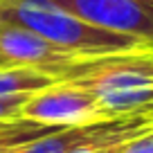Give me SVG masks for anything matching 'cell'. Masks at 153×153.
Segmentation results:
<instances>
[{"label":"cell","mask_w":153,"mask_h":153,"mask_svg":"<svg viewBox=\"0 0 153 153\" xmlns=\"http://www.w3.org/2000/svg\"><path fill=\"white\" fill-rule=\"evenodd\" d=\"M59 81L86 88L113 117L153 110V48L79 59L59 72Z\"/></svg>","instance_id":"6da1fadb"},{"label":"cell","mask_w":153,"mask_h":153,"mask_svg":"<svg viewBox=\"0 0 153 153\" xmlns=\"http://www.w3.org/2000/svg\"><path fill=\"white\" fill-rule=\"evenodd\" d=\"M0 23L29 29L45 41L83 59L131 52L149 45L135 36L95 27L52 5L50 0H0Z\"/></svg>","instance_id":"7a4b0ae2"},{"label":"cell","mask_w":153,"mask_h":153,"mask_svg":"<svg viewBox=\"0 0 153 153\" xmlns=\"http://www.w3.org/2000/svg\"><path fill=\"white\" fill-rule=\"evenodd\" d=\"M18 117L59 128L90 126L113 120V115L97 101L92 92L68 81H56L45 90L29 95Z\"/></svg>","instance_id":"3957f363"},{"label":"cell","mask_w":153,"mask_h":153,"mask_svg":"<svg viewBox=\"0 0 153 153\" xmlns=\"http://www.w3.org/2000/svg\"><path fill=\"white\" fill-rule=\"evenodd\" d=\"M95 27L153 45V0H50Z\"/></svg>","instance_id":"277c9868"},{"label":"cell","mask_w":153,"mask_h":153,"mask_svg":"<svg viewBox=\"0 0 153 153\" xmlns=\"http://www.w3.org/2000/svg\"><path fill=\"white\" fill-rule=\"evenodd\" d=\"M0 59L7 61L9 65L50 72L59 79V72L63 68L72 65L83 56H76V54L50 43L29 29L0 23Z\"/></svg>","instance_id":"5b68a950"},{"label":"cell","mask_w":153,"mask_h":153,"mask_svg":"<svg viewBox=\"0 0 153 153\" xmlns=\"http://www.w3.org/2000/svg\"><path fill=\"white\" fill-rule=\"evenodd\" d=\"M151 128H153L151 110L133 113V115H126L124 120L115 126V128H110L108 133L88 140V142L70 149L68 153H122L137 135L146 133V131H151Z\"/></svg>","instance_id":"8992f818"},{"label":"cell","mask_w":153,"mask_h":153,"mask_svg":"<svg viewBox=\"0 0 153 153\" xmlns=\"http://www.w3.org/2000/svg\"><path fill=\"white\" fill-rule=\"evenodd\" d=\"M59 79L50 72L34 70V68H0V97H18L34 95L45 88L54 86Z\"/></svg>","instance_id":"52a82bcc"},{"label":"cell","mask_w":153,"mask_h":153,"mask_svg":"<svg viewBox=\"0 0 153 153\" xmlns=\"http://www.w3.org/2000/svg\"><path fill=\"white\" fill-rule=\"evenodd\" d=\"M61 131L59 126H48V124H38V122L29 120H14V122H2L0 124V151L9 146H18L25 142H34L38 137L52 135Z\"/></svg>","instance_id":"ba28073f"},{"label":"cell","mask_w":153,"mask_h":153,"mask_svg":"<svg viewBox=\"0 0 153 153\" xmlns=\"http://www.w3.org/2000/svg\"><path fill=\"white\" fill-rule=\"evenodd\" d=\"M29 95H18V97H0V122H14L20 120V108L27 101Z\"/></svg>","instance_id":"9c48e42d"},{"label":"cell","mask_w":153,"mask_h":153,"mask_svg":"<svg viewBox=\"0 0 153 153\" xmlns=\"http://www.w3.org/2000/svg\"><path fill=\"white\" fill-rule=\"evenodd\" d=\"M122 153H153V128L137 135Z\"/></svg>","instance_id":"30bf717a"},{"label":"cell","mask_w":153,"mask_h":153,"mask_svg":"<svg viewBox=\"0 0 153 153\" xmlns=\"http://www.w3.org/2000/svg\"><path fill=\"white\" fill-rule=\"evenodd\" d=\"M25 144H27V142H25ZM25 144H18V146H9V149H2L0 153H20V149H23Z\"/></svg>","instance_id":"8fae6325"},{"label":"cell","mask_w":153,"mask_h":153,"mask_svg":"<svg viewBox=\"0 0 153 153\" xmlns=\"http://www.w3.org/2000/svg\"><path fill=\"white\" fill-rule=\"evenodd\" d=\"M0 68H14V65H9L7 61H2V59H0Z\"/></svg>","instance_id":"7c38bea8"},{"label":"cell","mask_w":153,"mask_h":153,"mask_svg":"<svg viewBox=\"0 0 153 153\" xmlns=\"http://www.w3.org/2000/svg\"><path fill=\"white\" fill-rule=\"evenodd\" d=\"M151 115H153V110H151Z\"/></svg>","instance_id":"4fadbf2b"},{"label":"cell","mask_w":153,"mask_h":153,"mask_svg":"<svg viewBox=\"0 0 153 153\" xmlns=\"http://www.w3.org/2000/svg\"><path fill=\"white\" fill-rule=\"evenodd\" d=\"M0 124H2V122H0Z\"/></svg>","instance_id":"5bb4252c"},{"label":"cell","mask_w":153,"mask_h":153,"mask_svg":"<svg viewBox=\"0 0 153 153\" xmlns=\"http://www.w3.org/2000/svg\"><path fill=\"white\" fill-rule=\"evenodd\" d=\"M151 48H153V45H151Z\"/></svg>","instance_id":"9a60e30c"}]
</instances>
